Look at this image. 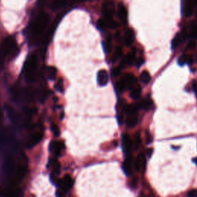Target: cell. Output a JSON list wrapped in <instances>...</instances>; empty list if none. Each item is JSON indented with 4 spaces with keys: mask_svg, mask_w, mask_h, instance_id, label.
<instances>
[{
    "mask_svg": "<svg viewBox=\"0 0 197 197\" xmlns=\"http://www.w3.org/2000/svg\"><path fill=\"white\" fill-rule=\"evenodd\" d=\"M47 72H48V76L50 80H54L56 77V74H57V70L55 67H52V66H49L47 69Z\"/></svg>",
    "mask_w": 197,
    "mask_h": 197,
    "instance_id": "cell-26",
    "label": "cell"
},
{
    "mask_svg": "<svg viewBox=\"0 0 197 197\" xmlns=\"http://www.w3.org/2000/svg\"><path fill=\"white\" fill-rule=\"evenodd\" d=\"M139 108H142L143 109L149 111L153 108V102L150 99H145L139 102V105H138Z\"/></svg>",
    "mask_w": 197,
    "mask_h": 197,
    "instance_id": "cell-17",
    "label": "cell"
},
{
    "mask_svg": "<svg viewBox=\"0 0 197 197\" xmlns=\"http://www.w3.org/2000/svg\"><path fill=\"white\" fill-rule=\"evenodd\" d=\"M15 50H17V47L15 39L12 37H7L0 46V67L2 66L5 58L7 55L11 53L14 54Z\"/></svg>",
    "mask_w": 197,
    "mask_h": 197,
    "instance_id": "cell-2",
    "label": "cell"
},
{
    "mask_svg": "<svg viewBox=\"0 0 197 197\" xmlns=\"http://www.w3.org/2000/svg\"><path fill=\"white\" fill-rule=\"evenodd\" d=\"M135 168L137 171L144 170L146 168V158L143 154H139L135 162Z\"/></svg>",
    "mask_w": 197,
    "mask_h": 197,
    "instance_id": "cell-13",
    "label": "cell"
},
{
    "mask_svg": "<svg viewBox=\"0 0 197 197\" xmlns=\"http://www.w3.org/2000/svg\"><path fill=\"white\" fill-rule=\"evenodd\" d=\"M136 63H137V66H140L141 65L143 64L144 60H143V59H139V60H138L137 62H136Z\"/></svg>",
    "mask_w": 197,
    "mask_h": 197,
    "instance_id": "cell-40",
    "label": "cell"
},
{
    "mask_svg": "<svg viewBox=\"0 0 197 197\" xmlns=\"http://www.w3.org/2000/svg\"><path fill=\"white\" fill-rule=\"evenodd\" d=\"M104 49H105V52H110L112 50V39L111 37H108L106 39L105 42V44H104Z\"/></svg>",
    "mask_w": 197,
    "mask_h": 197,
    "instance_id": "cell-29",
    "label": "cell"
},
{
    "mask_svg": "<svg viewBox=\"0 0 197 197\" xmlns=\"http://www.w3.org/2000/svg\"><path fill=\"white\" fill-rule=\"evenodd\" d=\"M55 89L60 92H63L64 91V84H63V80H60L57 82L56 85H55Z\"/></svg>",
    "mask_w": 197,
    "mask_h": 197,
    "instance_id": "cell-32",
    "label": "cell"
},
{
    "mask_svg": "<svg viewBox=\"0 0 197 197\" xmlns=\"http://www.w3.org/2000/svg\"><path fill=\"white\" fill-rule=\"evenodd\" d=\"M37 67V58L35 55H32L28 59L25 66V76L26 81L32 83L35 77V71Z\"/></svg>",
    "mask_w": 197,
    "mask_h": 197,
    "instance_id": "cell-3",
    "label": "cell"
},
{
    "mask_svg": "<svg viewBox=\"0 0 197 197\" xmlns=\"http://www.w3.org/2000/svg\"><path fill=\"white\" fill-rule=\"evenodd\" d=\"M49 22V15L46 12H41L35 19L32 28V33L34 37L38 38L43 35V32L47 27Z\"/></svg>",
    "mask_w": 197,
    "mask_h": 197,
    "instance_id": "cell-1",
    "label": "cell"
},
{
    "mask_svg": "<svg viewBox=\"0 0 197 197\" xmlns=\"http://www.w3.org/2000/svg\"><path fill=\"white\" fill-rule=\"evenodd\" d=\"M141 88L139 86H135L133 89H131V92H130V97L133 99H138L140 97L141 95Z\"/></svg>",
    "mask_w": 197,
    "mask_h": 197,
    "instance_id": "cell-22",
    "label": "cell"
},
{
    "mask_svg": "<svg viewBox=\"0 0 197 197\" xmlns=\"http://www.w3.org/2000/svg\"><path fill=\"white\" fill-rule=\"evenodd\" d=\"M122 49L120 47H117L115 50L114 54H113V57H112V62L113 63H116L118 60L122 57Z\"/></svg>",
    "mask_w": 197,
    "mask_h": 197,
    "instance_id": "cell-25",
    "label": "cell"
},
{
    "mask_svg": "<svg viewBox=\"0 0 197 197\" xmlns=\"http://www.w3.org/2000/svg\"><path fill=\"white\" fill-rule=\"evenodd\" d=\"M188 55H185V54L181 55L179 58V60H178V64L182 66L187 64V62H188Z\"/></svg>",
    "mask_w": 197,
    "mask_h": 197,
    "instance_id": "cell-31",
    "label": "cell"
},
{
    "mask_svg": "<svg viewBox=\"0 0 197 197\" xmlns=\"http://www.w3.org/2000/svg\"><path fill=\"white\" fill-rule=\"evenodd\" d=\"M134 38L135 34L133 29H127L126 31H125V37H124L125 45H126V46H130V45H132V43L134 41Z\"/></svg>",
    "mask_w": 197,
    "mask_h": 197,
    "instance_id": "cell-14",
    "label": "cell"
},
{
    "mask_svg": "<svg viewBox=\"0 0 197 197\" xmlns=\"http://www.w3.org/2000/svg\"><path fill=\"white\" fill-rule=\"evenodd\" d=\"M141 145V136L140 133H137L135 134L134 139L133 141V148L134 150H138Z\"/></svg>",
    "mask_w": 197,
    "mask_h": 197,
    "instance_id": "cell-24",
    "label": "cell"
},
{
    "mask_svg": "<svg viewBox=\"0 0 197 197\" xmlns=\"http://www.w3.org/2000/svg\"><path fill=\"white\" fill-rule=\"evenodd\" d=\"M6 110L8 116H9L10 119L14 122V123H17V122H19V115L15 111V109H14L12 107H11L10 105H6Z\"/></svg>",
    "mask_w": 197,
    "mask_h": 197,
    "instance_id": "cell-11",
    "label": "cell"
},
{
    "mask_svg": "<svg viewBox=\"0 0 197 197\" xmlns=\"http://www.w3.org/2000/svg\"><path fill=\"white\" fill-rule=\"evenodd\" d=\"M114 9L115 7L113 2H106L103 3L102 6V12L105 17V19L112 18Z\"/></svg>",
    "mask_w": 197,
    "mask_h": 197,
    "instance_id": "cell-4",
    "label": "cell"
},
{
    "mask_svg": "<svg viewBox=\"0 0 197 197\" xmlns=\"http://www.w3.org/2000/svg\"><path fill=\"white\" fill-rule=\"evenodd\" d=\"M60 189L63 193H67L72 189L73 186V179L69 175H66L60 183Z\"/></svg>",
    "mask_w": 197,
    "mask_h": 197,
    "instance_id": "cell-5",
    "label": "cell"
},
{
    "mask_svg": "<svg viewBox=\"0 0 197 197\" xmlns=\"http://www.w3.org/2000/svg\"><path fill=\"white\" fill-rule=\"evenodd\" d=\"M97 27H98L99 29H101V30H104V29L107 27V25L105 19L98 20V22H97Z\"/></svg>",
    "mask_w": 197,
    "mask_h": 197,
    "instance_id": "cell-33",
    "label": "cell"
},
{
    "mask_svg": "<svg viewBox=\"0 0 197 197\" xmlns=\"http://www.w3.org/2000/svg\"><path fill=\"white\" fill-rule=\"evenodd\" d=\"M118 16L123 23H125L127 22V16H128L127 9L122 3H119L118 6Z\"/></svg>",
    "mask_w": 197,
    "mask_h": 197,
    "instance_id": "cell-12",
    "label": "cell"
},
{
    "mask_svg": "<svg viewBox=\"0 0 197 197\" xmlns=\"http://www.w3.org/2000/svg\"><path fill=\"white\" fill-rule=\"evenodd\" d=\"M133 159L131 156H129L124 161L122 164V170L127 176H130L133 172Z\"/></svg>",
    "mask_w": 197,
    "mask_h": 197,
    "instance_id": "cell-10",
    "label": "cell"
},
{
    "mask_svg": "<svg viewBox=\"0 0 197 197\" xmlns=\"http://www.w3.org/2000/svg\"><path fill=\"white\" fill-rule=\"evenodd\" d=\"M192 86H193V92L197 97V80H193V83H192Z\"/></svg>",
    "mask_w": 197,
    "mask_h": 197,
    "instance_id": "cell-37",
    "label": "cell"
},
{
    "mask_svg": "<svg viewBox=\"0 0 197 197\" xmlns=\"http://www.w3.org/2000/svg\"><path fill=\"white\" fill-rule=\"evenodd\" d=\"M193 161H194V162L196 164V166H197V157L195 158V159H193Z\"/></svg>",
    "mask_w": 197,
    "mask_h": 197,
    "instance_id": "cell-42",
    "label": "cell"
},
{
    "mask_svg": "<svg viewBox=\"0 0 197 197\" xmlns=\"http://www.w3.org/2000/svg\"><path fill=\"white\" fill-rule=\"evenodd\" d=\"M122 80L125 83L126 89H133L136 83H137V79L136 78V76L134 75H133L131 73L125 74L123 76V78H122Z\"/></svg>",
    "mask_w": 197,
    "mask_h": 197,
    "instance_id": "cell-6",
    "label": "cell"
},
{
    "mask_svg": "<svg viewBox=\"0 0 197 197\" xmlns=\"http://www.w3.org/2000/svg\"><path fill=\"white\" fill-rule=\"evenodd\" d=\"M122 149L125 153L129 154L133 149V141L128 134H122Z\"/></svg>",
    "mask_w": 197,
    "mask_h": 197,
    "instance_id": "cell-7",
    "label": "cell"
},
{
    "mask_svg": "<svg viewBox=\"0 0 197 197\" xmlns=\"http://www.w3.org/2000/svg\"><path fill=\"white\" fill-rule=\"evenodd\" d=\"M138 122V115H133V116H127L125 119V124L129 128L136 126Z\"/></svg>",
    "mask_w": 197,
    "mask_h": 197,
    "instance_id": "cell-19",
    "label": "cell"
},
{
    "mask_svg": "<svg viewBox=\"0 0 197 197\" xmlns=\"http://www.w3.org/2000/svg\"><path fill=\"white\" fill-rule=\"evenodd\" d=\"M196 60H197V55H196Z\"/></svg>",
    "mask_w": 197,
    "mask_h": 197,
    "instance_id": "cell-44",
    "label": "cell"
},
{
    "mask_svg": "<svg viewBox=\"0 0 197 197\" xmlns=\"http://www.w3.org/2000/svg\"><path fill=\"white\" fill-rule=\"evenodd\" d=\"M196 18H197V12H196Z\"/></svg>",
    "mask_w": 197,
    "mask_h": 197,
    "instance_id": "cell-43",
    "label": "cell"
},
{
    "mask_svg": "<svg viewBox=\"0 0 197 197\" xmlns=\"http://www.w3.org/2000/svg\"><path fill=\"white\" fill-rule=\"evenodd\" d=\"M121 73V69L120 67H116L114 69H112L111 71V74L112 76L113 77H117L120 75Z\"/></svg>",
    "mask_w": 197,
    "mask_h": 197,
    "instance_id": "cell-35",
    "label": "cell"
},
{
    "mask_svg": "<svg viewBox=\"0 0 197 197\" xmlns=\"http://www.w3.org/2000/svg\"><path fill=\"white\" fill-rule=\"evenodd\" d=\"M153 149H149L148 150H147V153H148L149 154V156H151V155H152V153H153Z\"/></svg>",
    "mask_w": 197,
    "mask_h": 197,
    "instance_id": "cell-41",
    "label": "cell"
},
{
    "mask_svg": "<svg viewBox=\"0 0 197 197\" xmlns=\"http://www.w3.org/2000/svg\"><path fill=\"white\" fill-rule=\"evenodd\" d=\"M126 59V63L127 64L129 65V66H132L133 64V63L135 62V53L133 52H130L127 55V56L125 57Z\"/></svg>",
    "mask_w": 197,
    "mask_h": 197,
    "instance_id": "cell-30",
    "label": "cell"
},
{
    "mask_svg": "<svg viewBox=\"0 0 197 197\" xmlns=\"http://www.w3.org/2000/svg\"><path fill=\"white\" fill-rule=\"evenodd\" d=\"M52 170H53V173L55 174L58 175L60 174V163L56 160H53L52 162Z\"/></svg>",
    "mask_w": 197,
    "mask_h": 197,
    "instance_id": "cell-27",
    "label": "cell"
},
{
    "mask_svg": "<svg viewBox=\"0 0 197 197\" xmlns=\"http://www.w3.org/2000/svg\"><path fill=\"white\" fill-rule=\"evenodd\" d=\"M196 44L195 43V42H190L188 44V46H187V49H194L195 47H196Z\"/></svg>",
    "mask_w": 197,
    "mask_h": 197,
    "instance_id": "cell-39",
    "label": "cell"
},
{
    "mask_svg": "<svg viewBox=\"0 0 197 197\" xmlns=\"http://www.w3.org/2000/svg\"><path fill=\"white\" fill-rule=\"evenodd\" d=\"M146 143L147 144L151 143L152 140H153V138H152L151 135H150V132L149 131L146 132Z\"/></svg>",
    "mask_w": 197,
    "mask_h": 197,
    "instance_id": "cell-36",
    "label": "cell"
},
{
    "mask_svg": "<svg viewBox=\"0 0 197 197\" xmlns=\"http://www.w3.org/2000/svg\"><path fill=\"white\" fill-rule=\"evenodd\" d=\"M116 90H117V92H123V91L125 90V89H126V86H125V83H124V81L122 80V79L120 80V81L118 82V83H116Z\"/></svg>",
    "mask_w": 197,
    "mask_h": 197,
    "instance_id": "cell-28",
    "label": "cell"
},
{
    "mask_svg": "<svg viewBox=\"0 0 197 197\" xmlns=\"http://www.w3.org/2000/svg\"><path fill=\"white\" fill-rule=\"evenodd\" d=\"M193 6L190 3V1H187L185 2V6H183V15L187 17L191 16L193 13Z\"/></svg>",
    "mask_w": 197,
    "mask_h": 197,
    "instance_id": "cell-18",
    "label": "cell"
},
{
    "mask_svg": "<svg viewBox=\"0 0 197 197\" xmlns=\"http://www.w3.org/2000/svg\"><path fill=\"white\" fill-rule=\"evenodd\" d=\"M188 197H197V190H190L187 194Z\"/></svg>",
    "mask_w": 197,
    "mask_h": 197,
    "instance_id": "cell-38",
    "label": "cell"
},
{
    "mask_svg": "<svg viewBox=\"0 0 197 197\" xmlns=\"http://www.w3.org/2000/svg\"><path fill=\"white\" fill-rule=\"evenodd\" d=\"M138 109H139L138 105L132 104V105H129L125 107V111L127 116H133V115H138Z\"/></svg>",
    "mask_w": 197,
    "mask_h": 197,
    "instance_id": "cell-20",
    "label": "cell"
},
{
    "mask_svg": "<svg viewBox=\"0 0 197 197\" xmlns=\"http://www.w3.org/2000/svg\"><path fill=\"white\" fill-rule=\"evenodd\" d=\"M66 5H67V2L58 1V0H57V1L52 2V4H51V8H52V9H53V10L56 11L62 9V8L65 7Z\"/></svg>",
    "mask_w": 197,
    "mask_h": 197,
    "instance_id": "cell-21",
    "label": "cell"
},
{
    "mask_svg": "<svg viewBox=\"0 0 197 197\" xmlns=\"http://www.w3.org/2000/svg\"><path fill=\"white\" fill-rule=\"evenodd\" d=\"M97 82L100 86H105L109 83V74L106 70L102 69L97 74Z\"/></svg>",
    "mask_w": 197,
    "mask_h": 197,
    "instance_id": "cell-9",
    "label": "cell"
},
{
    "mask_svg": "<svg viewBox=\"0 0 197 197\" xmlns=\"http://www.w3.org/2000/svg\"><path fill=\"white\" fill-rule=\"evenodd\" d=\"M43 137V134L42 133H36L30 138L29 141V147H32L33 146L36 145L37 143L42 140Z\"/></svg>",
    "mask_w": 197,
    "mask_h": 197,
    "instance_id": "cell-15",
    "label": "cell"
},
{
    "mask_svg": "<svg viewBox=\"0 0 197 197\" xmlns=\"http://www.w3.org/2000/svg\"><path fill=\"white\" fill-rule=\"evenodd\" d=\"M51 130H52V133H53V134L55 135V136H60V129H59V127L57 126L55 124H52V125H51Z\"/></svg>",
    "mask_w": 197,
    "mask_h": 197,
    "instance_id": "cell-34",
    "label": "cell"
},
{
    "mask_svg": "<svg viewBox=\"0 0 197 197\" xmlns=\"http://www.w3.org/2000/svg\"><path fill=\"white\" fill-rule=\"evenodd\" d=\"M64 143L63 142H58V141H53L51 142L49 148H50V151L52 152L55 156H60L64 150Z\"/></svg>",
    "mask_w": 197,
    "mask_h": 197,
    "instance_id": "cell-8",
    "label": "cell"
},
{
    "mask_svg": "<svg viewBox=\"0 0 197 197\" xmlns=\"http://www.w3.org/2000/svg\"><path fill=\"white\" fill-rule=\"evenodd\" d=\"M140 81L144 84H149L151 81V76L147 71H143L140 75Z\"/></svg>",
    "mask_w": 197,
    "mask_h": 197,
    "instance_id": "cell-23",
    "label": "cell"
},
{
    "mask_svg": "<svg viewBox=\"0 0 197 197\" xmlns=\"http://www.w3.org/2000/svg\"><path fill=\"white\" fill-rule=\"evenodd\" d=\"M184 40H186V39L184 38L183 35L181 33H178L176 34V36L174 37V39L172 41V48L173 49H176L178 46H180L183 43Z\"/></svg>",
    "mask_w": 197,
    "mask_h": 197,
    "instance_id": "cell-16",
    "label": "cell"
}]
</instances>
